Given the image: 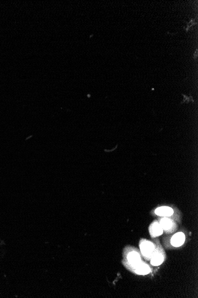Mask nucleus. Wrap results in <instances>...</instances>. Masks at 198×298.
I'll return each mask as SVG.
<instances>
[{
    "label": "nucleus",
    "instance_id": "nucleus-1",
    "mask_svg": "<svg viewBox=\"0 0 198 298\" xmlns=\"http://www.w3.org/2000/svg\"><path fill=\"white\" fill-rule=\"evenodd\" d=\"M141 250L143 255L146 257L151 256L154 251V247L153 244L150 242L145 241L143 242L141 245Z\"/></svg>",
    "mask_w": 198,
    "mask_h": 298
},
{
    "label": "nucleus",
    "instance_id": "nucleus-2",
    "mask_svg": "<svg viewBox=\"0 0 198 298\" xmlns=\"http://www.w3.org/2000/svg\"><path fill=\"white\" fill-rule=\"evenodd\" d=\"M185 241V236L183 233H177L171 239V243L173 246L179 247L182 245Z\"/></svg>",
    "mask_w": 198,
    "mask_h": 298
},
{
    "label": "nucleus",
    "instance_id": "nucleus-3",
    "mask_svg": "<svg viewBox=\"0 0 198 298\" xmlns=\"http://www.w3.org/2000/svg\"><path fill=\"white\" fill-rule=\"evenodd\" d=\"M128 261L130 264L135 267H137L141 264V258L139 254L136 252H132L129 253L128 256Z\"/></svg>",
    "mask_w": 198,
    "mask_h": 298
},
{
    "label": "nucleus",
    "instance_id": "nucleus-4",
    "mask_svg": "<svg viewBox=\"0 0 198 298\" xmlns=\"http://www.w3.org/2000/svg\"><path fill=\"white\" fill-rule=\"evenodd\" d=\"M155 214L160 216H170L173 214V210L168 207H161L155 210Z\"/></svg>",
    "mask_w": 198,
    "mask_h": 298
},
{
    "label": "nucleus",
    "instance_id": "nucleus-5",
    "mask_svg": "<svg viewBox=\"0 0 198 298\" xmlns=\"http://www.w3.org/2000/svg\"><path fill=\"white\" fill-rule=\"evenodd\" d=\"M150 271H151V270H150L149 267L147 265L141 263L138 266L136 272L138 274L145 275V274H148L150 272Z\"/></svg>",
    "mask_w": 198,
    "mask_h": 298
},
{
    "label": "nucleus",
    "instance_id": "nucleus-6",
    "mask_svg": "<svg viewBox=\"0 0 198 298\" xmlns=\"http://www.w3.org/2000/svg\"><path fill=\"white\" fill-rule=\"evenodd\" d=\"M151 233L154 237L159 236L161 235L163 233V229L160 225L157 223H154V225H152Z\"/></svg>",
    "mask_w": 198,
    "mask_h": 298
},
{
    "label": "nucleus",
    "instance_id": "nucleus-7",
    "mask_svg": "<svg viewBox=\"0 0 198 298\" xmlns=\"http://www.w3.org/2000/svg\"><path fill=\"white\" fill-rule=\"evenodd\" d=\"M163 261V257L160 253H155L153 257V258L151 261V264L154 266H157L161 264Z\"/></svg>",
    "mask_w": 198,
    "mask_h": 298
},
{
    "label": "nucleus",
    "instance_id": "nucleus-8",
    "mask_svg": "<svg viewBox=\"0 0 198 298\" xmlns=\"http://www.w3.org/2000/svg\"><path fill=\"white\" fill-rule=\"evenodd\" d=\"M160 225L161 226L162 229H164L165 230H168L170 229L171 225H172V223L170 219H161L160 222Z\"/></svg>",
    "mask_w": 198,
    "mask_h": 298
},
{
    "label": "nucleus",
    "instance_id": "nucleus-9",
    "mask_svg": "<svg viewBox=\"0 0 198 298\" xmlns=\"http://www.w3.org/2000/svg\"><path fill=\"white\" fill-rule=\"evenodd\" d=\"M186 26L184 27V29H185V30L186 32H188L189 30V29L191 28L192 26L197 24V19H194L192 20H190L189 22H186Z\"/></svg>",
    "mask_w": 198,
    "mask_h": 298
},
{
    "label": "nucleus",
    "instance_id": "nucleus-10",
    "mask_svg": "<svg viewBox=\"0 0 198 298\" xmlns=\"http://www.w3.org/2000/svg\"><path fill=\"white\" fill-rule=\"evenodd\" d=\"M197 57H198V50H196V52H195V54L194 53V55H193V57H194V59H196L197 58Z\"/></svg>",
    "mask_w": 198,
    "mask_h": 298
}]
</instances>
